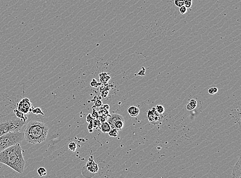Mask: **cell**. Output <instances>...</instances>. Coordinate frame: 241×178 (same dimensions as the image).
<instances>
[{"instance_id":"1","label":"cell","mask_w":241,"mask_h":178,"mask_svg":"<svg viewBox=\"0 0 241 178\" xmlns=\"http://www.w3.org/2000/svg\"><path fill=\"white\" fill-rule=\"evenodd\" d=\"M0 163L7 166L19 173H22L25 161L20 144L18 143L0 152Z\"/></svg>"},{"instance_id":"2","label":"cell","mask_w":241,"mask_h":178,"mask_svg":"<svg viewBox=\"0 0 241 178\" xmlns=\"http://www.w3.org/2000/svg\"><path fill=\"white\" fill-rule=\"evenodd\" d=\"M48 132V127L43 122L32 120L24 129V139L30 144H40L44 142Z\"/></svg>"},{"instance_id":"3","label":"cell","mask_w":241,"mask_h":178,"mask_svg":"<svg viewBox=\"0 0 241 178\" xmlns=\"http://www.w3.org/2000/svg\"><path fill=\"white\" fill-rule=\"evenodd\" d=\"M26 122L17 118L14 114H0V136L9 132H18Z\"/></svg>"},{"instance_id":"4","label":"cell","mask_w":241,"mask_h":178,"mask_svg":"<svg viewBox=\"0 0 241 178\" xmlns=\"http://www.w3.org/2000/svg\"><path fill=\"white\" fill-rule=\"evenodd\" d=\"M24 139V133L9 132L0 136V152L6 148L21 143Z\"/></svg>"},{"instance_id":"5","label":"cell","mask_w":241,"mask_h":178,"mask_svg":"<svg viewBox=\"0 0 241 178\" xmlns=\"http://www.w3.org/2000/svg\"><path fill=\"white\" fill-rule=\"evenodd\" d=\"M17 108L20 112L27 115L31 113L33 107L30 100L28 98H25L22 99L17 104Z\"/></svg>"},{"instance_id":"6","label":"cell","mask_w":241,"mask_h":178,"mask_svg":"<svg viewBox=\"0 0 241 178\" xmlns=\"http://www.w3.org/2000/svg\"><path fill=\"white\" fill-rule=\"evenodd\" d=\"M147 118L151 123L154 125L159 124L162 121L161 115L157 112L155 107H153L151 110L148 111Z\"/></svg>"},{"instance_id":"7","label":"cell","mask_w":241,"mask_h":178,"mask_svg":"<svg viewBox=\"0 0 241 178\" xmlns=\"http://www.w3.org/2000/svg\"><path fill=\"white\" fill-rule=\"evenodd\" d=\"M118 120H125L124 117L119 114H112L107 120L108 123L111 126V128H113V124L115 122Z\"/></svg>"},{"instance_id":"8","label":"cell","mask_w":241,"mask_h":178,"mask_svg":"<svg viewBox=\"0 0 241 178\" xmlns=\"http://www.w3.org/2000/svg\"><path fill=\"white\" fill-rule=\"evenodd\" d=\"M232 176L234 177H240V158H238V161L234 165L233 169Z\"/></svg>"},{"instance_id":"9","label":"cell","mask_w":241,"mask_h":178,"mask_svg":"<svg viewBox=\"0 0 241 178\" xmlns=\"http://www.w3.org/2000/svg\"><path fill=\"white\" fill-rule=\"evenodd\" d=\"M13 112L14 114L16 115V116L21 120L22 121L26 122L27 120L28 119V117L26 116V115L23 113L22 112H20L18 109H15L13 111Z\"/></svg>"},{"instance_id":"10","label":"cell","mask_w":241,"mask_h":178,"mask_svg":"<svg viewBox=\"0 0 241 178\" xmlns=\"http://www.w3.org/2000/svg\"><path fill=\"white\" fill-rule=\"evenodd\" d=\"M128 112L129 114L132 117H135L138 115L139 114V109L138 107L132 106L130 107L128 109Z\"/></svg>"},{"instance_id":"11","label":"cell","mask_w":241,"mask_h":178,"mask_svg":"<svg viewBox=\"0 0 241 178\" xmlns=\"http://www.w3.org/2000/svg\"><path fill=\"white\" fill-rule=\"evenodd\" d=\"M124 123L125 120H118L114 123L112 128H115L118 130H122L124 126Z\"/></svg>"},{"instance_id":"12","label":"cell","mask_w":241,"mask_h":178,"mask_svg":"<svg viewBox=\"0 0 241 178\" xmlns=\"http://www.w3.org/2000/svg\"><path fill=\"white\" fill-rule=\"evenodd\" d=\"M111 127L107 122H103L101 125V130L103 133H108L111 129Z\"/></svg>"},{"instance_id":"13","label":"cell","mask_w":241,"mask_h":178,"mask_svg":"<svg viewBox=\"0 0 241 178\" xmlns=\"http://www.w3.org/2000/svg\"><path fill=\"white\" fill-rule=\"evenodd\" d=\"M197 106V101L195 99H191L190 102L187 104L186 108L188 110H192L195 109Z\"/></svg>"},{"instance_id":"14","label":"cell","mask_w":241,"mask_h":178,"mask_svg":"<svg viewBox=\"0 0 241 178\" xmlns=\"http://www.w3.org/2000/svg\"><path fill=\"white\" fill-rule=\"evenodd\" d=\"M37 172L40 176H45L47 174L46 170L45 169V168H44V167H40L38 169Z\"/></svg>"},{"instance_id":"15","label":"cell","mask_w":241,"mask_h":178,"mask_svg":"<svg viewBox=\"0 0 241 178\" xmlns=\"http://www.w3.org/2000/svg\"><path fill=\"white\" fill-rule=\"evenodd\" d=\"M108 133V135L112 137H117L118 135V130L115 128H112Z\"/></svg>"},{"instance_id":"16","label":"cell","mask_w":241,"mask_h":178,"mask_svg":"<svg viewBox=\"0 0 241 178\" xmlns=\"http://www.w3.org/2000/svg\"><path fill=\"white\" fill-rule=\"evenodd\" d=\"M31 112L36 115H44L40 107H36L35 108H32Z\"/></svg>"},{"instance_id":"17","label":"cell","mask_w":241,"mask_h":178,"mask_svg":"<svg viewBox=\"0 0 241 178\" xmlns=\"http://www.w3.org/2000/svg\"><path fill=\"white\" fill-rule=\"evenodd\" d=\"M69 148L70 150L75 151L77 149V144L75 142H71L69 144Z\"/></svg>"},{"instance_id":"18","label":"cell","mask_w":241,"mask_h":178,"mask_svg":"<svg viewBox=\"0 0 241 178\" xmlns=\"http://www.w3.org/2000/svg\"><path fill=\"white\" fill-rule=\"evenodd\" d=\"M155 108L157 112L160 114H162L165 112V108L161 105H157Z\"/></svg>"},{"instance_id":"19","label":"cell","mask_w":241,"mask_h":178,"mask_svg":"<svg viewBox=\"0 0 241 178\" xmlns=\"http://www.w3.org/2000/svg\"><path fill=\"white\" fill-rule=\"evenodd\" d=\"M185 0H175L174 4L178 7H180L184 5Z\"/></svg>"},{"instance_id":"20","label":"cell","mask_w":241,"mask_h":178,"mask_svg":"<svg viewBox=\"0 0 241 178\" xmlns=\"http://www.w3.org/2000/svg\"><path fill=\"white\" fill-rule=\"evenodd\" d=\"M192 4V0H185L184 6L187 8H189L191 7Z\"/></svg>"},{"instance_id":"21","label":"cell","mask_w":241,"mask_h":178,"mask_svg":"<svg viewBox=\"0 0 241 178\" xmlns=\"http://www.w3.org/2000/svg\"><path fill=\"white\" fill-rule=\"evenodd\" d=\"M217 92H218V89L216 87L210 88L209 90H208V93H209V94L210 95H213L214 94H216L217 93Z\"/></svg>"},{"instance_id":"22","label":"cell","mask_w":241,"mask_h":178,"mask_svg":"<svg viewBox=\"0 0 241 178\" xmlns=\"http://www.w3.org/2000/svg\"><path fill=\"white\" fill-rule=\"evenodd\" d=\"M187 12V8H186L184 5L179 7V13L182 15L185 14Z\"/></svg>"},{"instance_id":"23","label":"cell","mask_w":241,"mask_h":178,"mask_svg":"<svg viewBox=\"0 0 241 178\" xmlns=\"http://www.w3.org/2000/svg\"><path fill=\"white\" fill-rule=\"evenodd\" d=\"M145 71H146V69L144 68V67H142V69L140 71V72L138 73V74L141 75V76H142V75H145Z\"/></svg>"}]
</instances>
